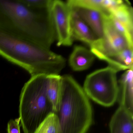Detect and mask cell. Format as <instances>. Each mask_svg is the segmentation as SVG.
Here are the masks:
<instances>
[{"mask_svg": "<svg viewBox=\"0 0 133 133\" xmlns=\"http://www.w3.org/2000/svg\"><path fill=\"white\" fill-rule=\"evenodd\" d=\"M51 7L35 10L21 0H0V29L50 49L56 38Z\"/></svg>", "mask_w": 133, "mask_h": 133, "instance_id": "1", "label": "cell"}, {"mask_svg": "<svg viewBox=\"0 0 133 133\" xmlns=\"http://www.w3.org/2000/svg\"><path fill=\"white\" fill-rule=\"evenodd\" d=\"M0 56L24 69L32 76L59 74L64 57L30 40L0 29Z\"/></svg>", "mask_w": 133, "mask_h": 133, "instance_id": "2", "label": "cell"}, {"mask_svg": "<svg viewBox=\"0 0 133 133\" xmlns=\"http://www.w3.org/2000/svg\"><path fill=\"white\" fill-rule=\"evenodd\" d=\"M61 98L57 113L62 133H87L93 111L83 88L71 75L61 76Z\"/></svg>", "mask_w": 133, "mask_h": 133, "instance_id": "3", "label": "cell"}, {"mask_svg": "<svg viewBox=\"0 0 133 133\" xmlns=\"http://www.w3.org/2000/svg\"><path fill=\"white\" fill-rule=\"evenodd\" d=\"M49 75L32 76L22 89L19 118L24 133H34L39 124L53 112L46 95Z\"/></svg>", "mask_w": 133, "mask_h": 133, "instance_id": "4", "label": "cell"}, {"mask_svg": "<svg viewBox=\"0 0 133 133\" xmlns=\"http://www.w3.org/2000/svg\"><path fill=\"white\" fill-rule=\"evenodd\" d=\"M118 71L109 66L94 71L87 76L83 89L88 98L105 107L114 105L118 99Z\"/></svg>", "mask_w": 133, "mask_h": 133, "instance_id": "5", "label": "cell"}, {"mask_svg": "<svg viewBox=\"0 0 133 133\" xmlns=\"http://www.w3.org/2000/svg\"><path fill=\"white\" fill-rule=\"evenodd\" d=\"M57 45L70 46L73 43L71 27V11L66 3L53 1L51 7Z\"/></svg>", "mask_w": 133, "mask_h": 133, "instance_id": "6", "label": "cell"}, {"mask_svg": "<svg viewBox=\"0 0 133 133\" xmlns=\"http://www.w3.org/2000/svg\"><path fill=\"white\" fill-rule=\"evenodd\" d=\"M66 3L71 12L85 22L99 39L103 38L104 18L107 13L88 3L86 0H70Z\"/></svg>", "mask_w": 133, "mask_h": 133, "instance_id": "7", "label": "cell"}, {"mask_svg": "<svg viewBox=\"0 0 133 133\" xmlns=\"http://www.w3.org/2000/svg\"><path fill=\"white\" fill-rule=\"evenodd\" d=\"M133 68L127 70L119 81L118 99L120 106L133 114Z\"/></svg>", "mask_w": 133, "mask_h": 133, "instance_id": "8", "label": "cell"}, {"mask_svg": "<svg viewBox=\"0 0 133 133\" xmlns=\"http://www.w3.org/2000/svg\"><path fill=\"white\" fill-rule=\"evenodd\" d=\"M110 133H133V114L119 106L111 117Z\"/></svg>", "mask_w": 133, "mask_h": 133, "instance_id": "9", "label": "cell"}, {"mask_svg": "<svg viewBox=\"0 0 133 133\" xmlns=\"http://www.w3.org/2000/svg\"><path fill=\"white\" fill-rule=\"evenodd\" d=\"M71 27L73 39L82 41L91 46L99 39L88 24L72 12Z\"/></svg>", "mask_w": 133, "mask_h": 133, "instance_id": "10", "label": "cell"}, {"mask_svg": "<svg viewBox=\"0 0 133 133\" xmlns=\"http://www.w3.org/2000/svg\"><path fill=\"white\" fill-rule=\"evenodd\" d=\"M95 57L91 50L87 48L75 46L70 56L69 64L75 71H82L90 67Z\"/></svg>", "mask_w": 133, "mask_h": 133, "instance_id": "11", "label": "cell"}, {"mask_svg": "<svg viewBox=\"0 0 133 133\" xmlns=\"http://www.w3.org/2000/svg\"><path fill=\"white\" fill-rule=\"evenodd\" d=\"M133 48L128 47L116 53L105 60L109 66L118 71L133 68Z\"/></svg>", "mask_w": 133, "mask_h": 133, "instance_id": "12", "label": "cell"}, {"mask_svg": "<svg viewBox=\"0 0 133 133\" xmlns=\"http://www.w3.org/2000/svg\"><path fill=\"white\" fill-rule=\"evenodd\" d=\"M61 78L59 74L49 75L48 77L46 95L51 104L53 112L59 110L61 98Z\"/></svg>", "mask_w": 133, "mask_h": 133, "instance_id": "13", "label": "cell"}, {"mask_svg": "<svg viewBox=\"0 0 133 133\" xmlns=\"http://www.w3.org/2000/svg\"><path fill=\"white\" fill-rule=\"evenodd\" d=\"M128 1H123L109 14L123 24L130 31H133V10Z\"/></svg>", "mask_w": 133, "mask_h": 133, "instance_id": "14", "label": "cell"}, {"mask_svg": "<svg viewBox=\"0 0 133 133\" xmlns=\"http://www.w3.org/2000/svg\"><path fill=\"white\" fill-rule=\"evenodd\" d=\"M34 133H62L57 115L50 113L41 123Z\"/></svg>", "mask_w": 133, "mask_h": 133, "instance_id": "15", "label": "cell"}, {"mask_svg": "<svg viewBox=\"0 0 133 133\" xmlns=\"http://www.w3.org/2000/svg\"><path fill=\"white\" fill-rule=\"evenodd\" d=\"M21 1L33 10H43L51 7L53 0H21Z\"/></svg>", "mask_w": 133, "mask_h": 133, "instance_id": "16", "label": "cell"}, {"mask_svg": "<svg viewBox=\"0 0 133 133\" xmlns=\"http://www.w3.org/2000/svg\"><path fill=\"white\" fill-rule=\"evenodd\" d=\"M21 120L18 117L15 119H11L8 124V133H21Z\"/></svg>", "mask_w": 133, "mask_h": 133, "instance_id": "17", "label": "cell"}]
</instances>
